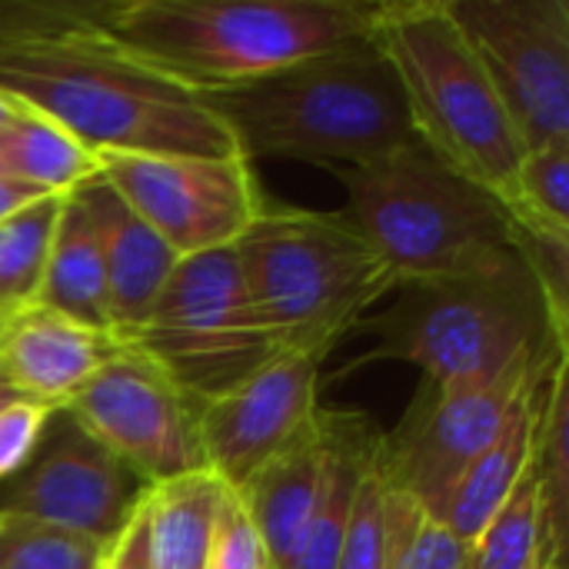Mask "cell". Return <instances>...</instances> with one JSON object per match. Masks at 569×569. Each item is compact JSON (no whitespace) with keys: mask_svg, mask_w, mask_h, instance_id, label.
<instances>
[{"mask_svg":"<svg viewBox=\"0 0 569 569\" xmlns=\"http://www.w3.org/2000/svg\"><path fill=\"white\" fill-rule=\"evenodd\" d=\"M0 93L100 153L243 157L200 93L133 60L103 0H0Z\"/></svg>","mask_w":569,"mask_h":569,"instance_id":"cell-1","label":"cell"},{"mask_svg":"<svg viewBox=\"0 0 569 569\" xmlns=\"http://www.w3.org/2000/svg\"><path fill=\"white\" fill-rule=\"evenodd\" d=\"M360 0H103L107 33L173 83L207 93L373 37Z\"/></svg>","mask_w":569,"mask_h":569,"instance_id":"cell-2","label":"cell"},{"mask_svg":"<svg viewBox=\"0 0 569 569\" xmlns=\"http://www.w3.org/2000/svg\"><path fill=\"white\" fill-rule=\"evenodd\" d=\"M200 100L253 160L353 167L413 140L400 83L370 40L337 47Z\"/></svg>","mask_w":569,"mask_h":569,"instance_id":"cell-3","label":"cell"},{"mask_svg":"<svg viewBox=\"0 0 569 569\" xmlns=\"http://www.w3.org/2000/svg\"><path fill=\"white\" fill-rule=\"evenodd\" d=\"M357 330L370 333L373 347L343 373L400 360L437 387L497 377L550 347L569 350L517 250L487 270L403 283L390 307L363 317Z\"/></svg>","mask_w":569,"mask_h":569,"instance_id":"cell-4","label":"cell"},{"mask_svg":"<svg viewBox=\"0 0 569 569\" xmlns=\"http://www.w3.org/2000/svg\"><path fill=\"white\" fill-rule=\"evenodd\" d=\"M330 173L347 193L337 213L390 267L397 287L487 270L513 253L503 203L417 137Z\"/></svg>","mask_w":569,"mask_h":569,"instance_id":"cell-5","label":"cell"},{"mask_svg":"<svg viewBox=\"0 0 569 569\" xmlns=\"http://www.w3.org/2000/svg\"><path fill=\"white\" fill-rule=\"evenodd\" d=\"M250 303L277 350H333L397 290L390 267L340 217L267 200L233 247Z\"/></svg>","mask_w":569,"mask_h":569,"instance_id":"cell-6","label":"cell"},{"mask_svg":"<svg viewBox=\"0 0 569 569\" xmlns=\"http://www.w3.org/2000/svg\"><path fill=\"white\" fill-rule=\"evenodd\" d=\"M373 43L400 83L413 137L503 200L527 147L447 0H383Z\"/></svg>","mask_w":569,"mask_h":569,"instance_id":"cell-7","label":"cell"},{"mask_svg":"<svg viewBox=\"0 0 569 569\" xmlns=\"http://www.w3.org/2000/svg\"><path fill=\"white\" fill-rule=\"evenodd\" d=\"M123 347L143 353L197 403L227 393L277 353L250 303L233 247L180 260L150 317Z\"/></svg>","mask_w":569,"mask_h":569,"instance_id":"cell-8","label":"cell"},{"mask_svg":"<svg viewBox=\"0 0 569 569\" xmlns=\"http://www.w3.org/2000/svg\"><path fill=\"white\" fill-rule=\"evenodd\" d=\"M567 350H540L497 377L437 387L420 380L417 397L393 430H380L373 470L390 493L417 500L437 517L467 467L497 440L520 400L540 387Z\"/></svg>","mask_w":569,"mask_h":569,"instance_id":"cell-9","label":"cell"},{"mask_svg":"<svg viewBox=\"0 0 569 569\" xmlns=\"http://www.w3.org/2000/svg\"><path fill=\"white\" fill-rule=\"evenodd\" d=\"M100 180L180 260L237 247L267 203L247 157L100 153Z\"/></svg>","mask_w":569,"mask_h":569,"instance_id":"cell-10","label":"cell"},{"mask_svg":"<svg viewBox=\"0 0 569 569\" xmlns=\"http://www.w3.org/2000/svg\"><path fill=\"white\" fill-rule=\"evenodd\" d=\"M527 150L569 143L567 0H447Z\"/></svg>","mask_w":569,"mask_h":569,"instance_id":"cell-11","label":"cell"},{"mask_svg":"<svg viewBox=\"0 0 569 569\" xmlns=\"http://www.w3.org/2000/svg\"><path fill=\"white\" fill-rule=\"evenodd\" d=\"M143 487L207 470L200 403L143 353L120 347L63 407Z\"/></svg>","mask_w":569,"mask_h":569,"instance_id":"cell-12","label":"cell"},{"mask_svg":"<svg viewBox=\"0 0 569 569\" xmlns=\"http://www.w3.org/2000/svg\"><path fill=\"white\" fill-rule=\"evenodd\" d=\"M147 487L97 437L57 410L30 460L0 483V513L27 517L107 547Z\"/></svg>","mask_w":569,"mask_h":569,"instance_id":"cell-13","label":"cell"},{"mask_svg":"<svg viewBox=\"0 0 569 569\" xmlns=\"http://www.w3.org/2000/svg\"><path fill=\"white\" fill-rule=\"evenodd\" d=\"M327 350H277L247 380L200 403L203 467L230 490L273 460L320 410V370Z\"/></svg>","mask_w":569,"mask_h":569,"instance_id":"cell-14","label":"cell"},{"mask_svg":"<svg viewBox=\"0 0 569 569\" xmlns=\"http://www.w3.org/2000/svg\"><path fill=\"white\" fill-rule=\"evenodd\" d=\"M123 343L40 303L3 320L0 387L60 410Z\"/></svg>","mask_w":569,"mask_h":569,"instance_id":"cell-15","label":"cell"},{"mask_svg":"<svg viewBox=\"0 0 569 569\" xmlns=\"http://www.w3.org/2000/svg\"><path fill=\"white\" fill-rule=\"evenodd\" d=\"M337 423L340 407L320 403L313 420L273 460H267L243 490L233 493L263 543L267 569H287L293 563V553L323 487Z\"/></svg>","mask_w":569,"mask_h":569,"instance_id":"cell-16","label":"cell"},{"mask_svg":"<svg viewBox=\"0 0 569 569\" xmlns=\"http://www.w3.org/2000/svg\"><path fill=\"white\" fill-rule=\"evenodd\" d=\"M90 193L97 203L103 240L107 323L110 333L127 343L150 317L180 257L100 177L90 180Z\"/></svg>","mask_w":569,"mask_h":569,"instance_id":"cell-17","label":"cell"},{"mask_svg":"<svg viewBox=\"0 0 569 569\" xmlns=\"http://www.w3.org/2000/svg\"><path fill=\"white\" fill-rule=\"evenodd\" d=\"M547 380L520 400V407L513 410L507 427L497 433V440L467 467V473L457 480V487L447 493L443 507L437 510V520L460 543L470 547L490 527V520L507 507L513 490L530 473L533 453H537V430H540Z\"/></svg>","mask_w":569,"mask_h":569,"instance_id":"cell-18","label":"cell"},{"mask_svg":"<svg viewBox=\"0 0 569 569\" xmlns=\"http://www.w3.org/2000/svg\"><path fill=\"white\" fill-rule=\"evenodd\" d=\"M37 303L70 320H80L93 330L110 333L103 240H100V217H97L90 183L63 197Z\"/></svg>","mask_w":569,"mask_h":569,"instance_id":"cell-19","label":"cell"},{"mask_svg":"<svg viewBox=\"0 0 569 569\" xmlns=\"http://www.w3.org/2000/svg\"><path fill=\"white\" fill-rule=\"evenodd\" d=\"M377 440H380V427L367 413L340 410L337 440H333V453L323 473L317 507L300 537L293 563L287 569H337L353 510H357L360 487L367 473L373 470Z\"/></svg>","mask_w":569,"mask_h":569,"instance_id":"cell-20","label":"cell"},{"mask_svg":"<svg viewBox=\"0 0 569 569\" xmlns=\"http://www.w3.org/2000/svg\"><path fill=\"white\" fill-rule=\"evenodd\" d=\"M227 487L210 470H193L147 487V530L153 569H203Z\"/></svg>","mask_w":569,"mask_h":569,"instance_id":"cell-21","label":"cell"},{"mask_svg":"<svg viewBox=\"0 0 569 569\" xmlns=\"http://www.w3.org/2000/svg\"><path fill=\"white\" fill-rule=\"evenodd\" d=\"M0 173L40 193L67 197L100 177V157L57 120L17 103L0 127Z\"/></svg>","mask_w":569,"mask_h":569,"instance_id":"cell-22","label":"cell"},{"mask_svg":"<svg viewBox=\"0 0 569 569\" xmlns=\"http://www.w3.org/2000/svg\"><path fill=\"white\" fill-rule=\"evenodd\" d=\"M567 360L550 373L537 453H533V483H537V513H540V569H567L569 543V450H567Z\"/></svg>","mask_w":569,"mask_h":569,"instance_id":"cell-23","label":"cell"},{"mask_svg":"<svg viewBox=\"0 0 569 569\" xmlns=\"http://www.w3.org/2000/svg\"><path fill=\"white\" fill-rule=\"evenodd\" d=\"M60 207L63 197H43L0 220V320L37 303Z\"/></svg>","mask_w":569,"mask_h":569,"instance_id":"cell-24","label":"cell"},{"mask_svg":"<svg viewBox=\"0 0 569 569\" xmlns=\"http://www.w3.org/2000/svg\"><path fill=\"white\" fill-rule=\"evenodd\" d=\"M500 203L510 223L569 240V143L527 150Z\"/></svg>","mask_w":569,"mask_h":569,"instance_id":"cell-25","label":"cell"},{"mask_svg":"<svg viewBox=\"0 0 569 569\" xmlns=\"http://www.w3.org/2000/svg\"><path fill=\"white\" fill-rule=\"evenodd\" d=\"M467 553L430 510L387 490V569H463Z\"/></svg>","mask_w":569,"mask_h":569,"instance_id":"cell-26","label":"cell"},{"mask_svg":"<svg viewBox=\"0 0 569 569\" xmlns=\"http://www.w3.org/2000/svg\"><path fill=\"white\" fill-rule=\"evenodd\" d=\"M463 569H540V513L533 467L507 507L470 543Z\"/></svg>","mask_w":569,"mask_h":569,"instance_id":"cell-27","label":"cell"},{"mask_svg":"<svg viewBox=\"0 0 569 569\" xmlns=\"http://www.w3.org/2000/svg\"><path fill=\"white\" fill-rule=\"evenodd\" d=\"M103 547L27 520L0 513V569H100Z\"/></svg>","mask_w":569,"mask_h":569,"instance_id":"cell-28","label":"cell"},{"mask_svg":"<svg viewBox=\"0 0 569 569\" xmlns=\"http://www.w3.org/2000/svg\"><path fill=\"white\" fill-rule=\"evenodd\" d=\"M337 569H387V487L377 470L360 487Z\"/></svg>","mask_w":569,"mask_h":569,"instance_id":"cell-29","label":"cell"},{"mask_svg":"<svg viewBox=\"0 0 569 569\" xmlns=\"http://www.w3.org/2000/svg\"><path fill=\"white\" fill-rule=\"evenodd\" d=\"M203 569H267L263 543H260L243 503L233 493H227V500L220 507L210 557H207Z\"/></svg>","mask_w":569,"mask_h":569,"instance_id":"cell-30","label":"cell"},{"mask_svg":"<svg viewBox=\"0 0 569 569\" xmlns=\"http://www.w3.org/2000/svg\"><path fill=\"white\" fill-rule=\"evenodd\" d=\"M53 413V407L27 397H13L0 410V483L10 480L30 460Z\"/></svg>","mask_w":569,"mask_h":569,"instance_id":"cell-31","label":"cell"},{"mask_svg":"<svg viewBox=\"0 0 569 569\" xmlns=\"http://www.w3.org/2000/svg\"><path fill=\"white\" fill-rule=\"evenodd\" d=\"M100 569H153L150 560V530H147V493L120 527V533L103 547Z\"/></svg>","mask_w":569,"mask_h":569,"instance_id":"cell-32","label":"cell"},{"mask_svg":"<svg viewBox=\"0 0 569 569\" xmlns=\"http://www.w3.org/2000/svg\"><path fill=\"white\" fill-rule=\"evenodd\" d=\"M43 197H50V193H40V190L27 187V183L13 180V177H7V173H0V220H7V217L27 210L30 203L43 200Z\"/></svg>","mask_w":569,"mask_h":569,"instance_id":"cell-33","label":"cell"},{"mask_svg":"<svg viewBox=\"0 0 569 569\" xmlns=\"http://www.w3.org/2000/svg\"><path fill=\"white\" fill-rule=\"evenodd\" d=\"M13 110H17V100H10V97L0 93V127L13 117Z\"/></svg>","mask_w":569,"mask_h":569,"instance_id":"cell-34","label":"cell"},{"mask_svg":"<svg viewBox=\"0 0 569 569\" xmlns=\"http://www.w3.org/2000/svg\"><path fill=\"white\" fill-rule=\"evenodd\" d=\"M13 397H17L13 390H7V387H0V410H3V407H7V403L13 400Z\"/></svg>","mask_w":569,"mask_h":569,"instance_id":"cell-35","label":"cell"},{"mask_svg":"<svg viewBox=\"0 0 569 569\" xmlns=\"http://www.w3.org/2000/svg\"><path fill=\"white\" fill-rule=\"evenodd\" d=\"M0 343H3V320H0Z\"/></svg>","mask_w":569,"mask_h":569,"instance_id":"cell-36","label":"cell"}]
</instances>
